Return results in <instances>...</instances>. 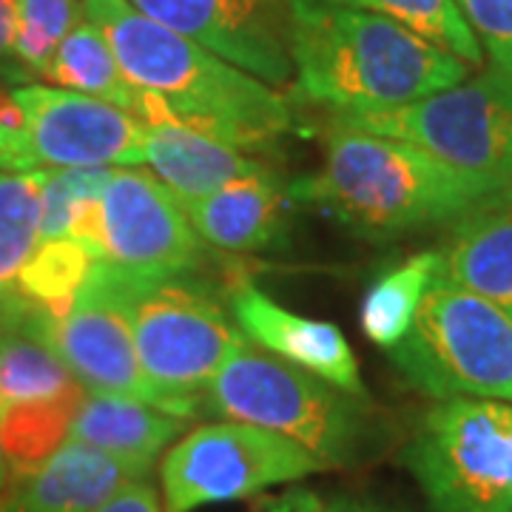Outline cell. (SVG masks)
Here are the masks:
<instances>
[{
  "label": "cell",
  "instance_id": "obj_33",
  "mask_svg": "<svg viewBox=\"0 0 512 512\" xmlns=\"http://www.w3.org/2000/svg\"><path fill=\"white\" fill-rule=\"evenodd\" d=\"M15 32H18L15 0H0V72H6L12 80L20 77L15 66Z\"/></svg>",
  "mask_w": 512,
  "mask_h": 512
},
{
  "label": "cell",
  "instance_id": "obj_15",
  "mask_svg": "<svg viewBox=\"0 0 512 512\" xmlns=\"http://www.w3.org/2000/svg\"><path fill=\"white\" fill-rule=\"evenodd\" d=\"M148 470L80 441H63L35 473L9 481L0 512H94Z\"/></svg>",
  "mask_w": 512,
  "mask_h": 512
},
{
  "label": "cell",
  "instance_id": "obj_16",
  "mask_svg": "<svg viewBox=\"0 0 512 512\" xmlns=\"http://www.w3.org/2000/svg\"><path fill=\"white\" fill-rule=\"evenodd\" d=\"M72 384L57 350V316L12 288L0 299V407L52 399Z\"/></svg>",
  "mask_w": 512,
  "mask_h": 512
},
{
  "label": "cell",
  "instance_id": "obj_28",
  "mask_svg": "<svg viewBox=\"0 0 512 512\" xmlns=\"http://www.w3.org/2000/svg\"><path fill=\"white\" fill-rule=\"evenodd\" d=\"M114 168H43L40 191V239L66 237L74 205L100 197Z\"/></svg>",
  "mask_w": 512,
  "mask_h": 512
},
{
  "label": "cell",
  "instance_id": "obj_17",
  "mask_svg": "<svg viewBox=\"0 0 512 512\" xmlns=\"http://www.w3.org/2000/svg\"><path fill=\"white\" fill-rule=\"evenodd\" d=\"M143 148L154 177L180 200V205L205 200L225 185L271 171L254 154L180 126L146 123Z\"/></svg>",
  "mask_w": 512,
  "mask_h": 512
},
{
  "label": "cell",
  "instance_id": "obj_30",
  "mask_svg": "<svg viewBox=\"0 0 512 512\" xmlns=\"http://www.w3.org/2000/svg\"><path fill=\"white\" fill-rule=\"evenodd\" d=\"M256 512H393L370 501H359L350 495H325L316 490H288L259 504Z\"/></svg>",
  "mask_w": 512,
  "mask_h": 512
},
{
  "label": "cell",
  "instance_id": "obj_11",
  "mask_svg": "<svg viewBox=\"0 0 512 512\" xmlns=\"http://www.w3.org/2000/svg\"><path fill=\"white\" fill-rule=\"evenodd\" d=\"M106 256L143 282L185 279L205 262V242L180 200L154 174L114 168L100 194Z\"/></svg>",
  "mask_w": 512,
  "mask_h": 512
},
{
  "label": "cell",
  "instance_id": "obj_2",
  "mask_svg": "<svg viewBox=\"0 0 512 512\" xmlns=\"http://www.w3.org/2000/svg\"><path fill=\"white\" fill-rule=\"evenodd\" d=\"M285 191L293 202L319 208L373 242L461 222L487 205L512 200L510 185L458 171L413 143L333 123L322 165Z\"/></svg>",
  "mask_w": 512,
  "mask_h": 512
},
{
  "label": "cell",
  "instance_id": "obj_32",
  "mask_svg": "<svg viewBox=\"0 0 512 512\" xmlns=\"http://www.w3.org/2000/svg\"><path fill=\"white\" fill-rule=\"evenodd\" d=\"M94 512H165L163 498L157 495V490L148 484L146 478H137L126 484L123 490L111 495L103 507H97Z\"/></svg>",
  "mask_w": 512,
  "mask_h": 512
},
{
  "label": "cell",
  "instance_id": "obj_7",
  "mask_svg": "<svg viewBox=\"0 0 512 512\" xmlns=\"http://www.w3.org/2000/svg\"><path fill=\"white\" fill-rule=\"evenodd\" d=\"M433 512H512V404L444 399L402 450Z\"/></svg>",
  "mask_w": 512,
  "mask_h": 512
},
{
  "label": "cell",
  "instance_id": "obj_23",
  "mask_svg": "<svg viewBox=\"0 0 512 512\" xmlns=\"http://www.w3.org/2000/svg\"><path fill=\"white\" fill-rule=\"evenodd\" d=\"M439 265V251H424L404 259L402 265L376 279V285L367 291L359 316L362 330L373 345L390 350L402 342L416 319L427 285L439 274Z\"/></svg>",
  "mask_w": 512,
  "mask_h": 512
},
{
  "label": "cell",
  "instance_id": "obj_9",
  "mask_svg": "<svg viewBox=\"0 0 512 512\" xmlns=\"http://www.w3.org/2000/svg\"><path fill=\"white\" fill-rule=\"evenodd\" d=\"M330 123L413 143L458 171L512 188V77L495 69L399 109L336 114Z\"/></svg>",
  "mask_w": 512,
  "mask_h": 512
},
{
  "label": "cell",
  "instance_id": "obj_6",
  "mask_svg": "<svg viewBox=\"0 0 512 512\" xmlns=\"http://www.w3.org/2000/svg\"><path fill=\"white\" fill-rule=\"evenodd\" d=\"M126 308L137 359L160 410L194 419L225 362L251 345L214 296L185 282H143L126 274Z\"/></svg>",
  "mask_w": 512,
  "mask_h": 512
},
{
  "label": "cell",
  "instance_id": "obj_27",
  "mask_svg": "<svg viewBox=\"0 0 512 512\" xmlns=\"http://www.w3.org/2000/svg\"><path fill=\"white\" fill-rule=\"evenodd\" d=\"M15 66L20 77H43L60 43L83 20V0H15Z\"/></svg>",
  "mask_w": 512,
  "mask_h": 512
},
{
  "label": "cell",
  "instance_id": "obj_29",
  "mask_svg": "<svg viewBox=\"0 0 512 512\" xmlns=\"http://www.w3.org/2000/svg\"><path fill=\"white\" fill-rule=\"evenodd\" d=\"M495 72L512 77V0H456Z\"/></svg>",
  "mask_w": 512,
  "mask_h": 512
},
{
  "label": "cell",
  "instance_id": "obj_10",
  "mask_svg": "<svg viewBox=\"0 0 512 512\" xmlns=\"http://www.w3.org/2000/svg\"><path fill=\"white\" fill-rule=\"evenodd\" d=\"M319 458L296 441L242 421L194 427L160 464L165 512H194L242 501L282 484L325 473Z\"/></svg>",
  "mask_w": 512,
  "mask_h": 512
},
{
  "label": "cell",
  "instance_id": "obj_24",
  "mask_svg": "<svg viewBox=\"0 0 512 512\" xmlns=\"http://www.w3.org/2000/svg\"><path fill=\"white\" fill-rule=\"evenodd\" d=\"M325 3L350 6V9H362V12L396 20L404 29L436 43L439 49L450 52L467 66L484 63V52L456 0H325Z\"/></svg>",
  "mask_w": 512,
  "mask_h": 512
},
{
  "label": "cell",
  "instance_id": "obj_25",
  "mask_svg": "<svg viewBox=\"0 0 512 512\" xmlns=\"http://www.w3.org/2000/svg\"><path fill=\"white\" fill-rule=\"evenodd\" d=\"M43 168L26 174L0 171V299L18 288L20 268L40 239Z\"/></svg>",
  "mask_w": 512,
  "mask_h": 512
},
{
  "label": "cell",
  "instance_id": "obj_12",
  "mask_svg": "<svg viewBox=\"0 0 512 512\" xmlns=\"http://www.w3.org/2000/svg\"><path fill=\"white\" fill-rule=\"evenodd\" d=\"M57 350L86 393L126 396L160 407L137 359L126 308V271L97 259L72 308L57 319Z\"/></svg>",
  "mask_w": 512,
  "mask_h": 512
},
{
  "label": "cell",
  "instance_id": "obj_3",
  "mask_svg": "<svg viewBox=\"0 0 512 512\" xmlns=\"http://www.w3.org/2000/svg\"><path fill=\"white\" fill-rule=\"evenodd\" d=\"M293 92L336 114L416 103L467 80L470 66L402 23L325 0H288Z\"/></svg>",
  "mask_w": 512,
  "mask_h": 512
},
{
  "label": "cell",
  "instance_id": "obj_5",
  "mask_svg": "<svg viewBox=\"0 0 512 512\" xmlns=\"http://www.w3.org/2000/svg\"><path fill=\"white\" fill-rule=\"evenodd\" d=\"M390 362L439 402L467 396L512 404V319L436 274Z\"/></svg>",
  "mask_w": 512,
  "mask_h": 512
},
{
  "label": "cell",
  "instance_id": "obj_31",
  "mask_svg": "<svg viewBox=\"0 0 512 512\" xmlns=\"http://www.w3.org/2000/svg\"><path fill=\"white\" fill-rule=\"evenodd\" d=\"M66 237L80 242L89 251L94 262L106 256V242H103V205H100V197H92V200H83L74 205Z\"/></svg>",
  "mask_w": 512,
  "mask_h": 512
},
{
  "label": "cell",
  "instance_id": "obj_26",
  "mask_svg": "<svg viewBox=\"0 0 512 512\" xmlns=\"http://www.w3.org/2000/svg\"><path fill=\"white\" fill-rule=\"evenodd\" d=\"M94 259L72 237H57L37 242L26 265L20 268L18 288L29 299L40 302L46 311L63 319L72 308L74 296L83 288Z\"/></svg>",
  "mask_w": 512,
  "mask_h": 512
},
{
  "label": "cell",
  "instance_id": "obj_1",
  "mask_svg": "<svg viewBox=\"0 0 512 512\" xmlns=\"http://www.w3.org/2000/svg\"><path fill=\"white\" fill-rule=\"evenodd\" d=\"M83 15L106 35L120 69L140 89L137 120L191 128L254 157L293 128L291 103L276 89L128 0H83Z\"/></svg>",
  "mask_w": 512,
  "mask_h": 512
},
{
  "label": "cell",
  "instance_id": "obj_14",
  "mask_svg": "<svg viewBox=\"0 0 512 512\" xmlns=\"http://www.w3.org/2000/svg\"><path fill=\"white\" fill-rule=\"evenodd\" d=\"M228 305L239 330L271 356L308 370L350 396L367 399L359 362L336 325L288 311L248 279H237L228 288Z\"/></svg>",
  "mask_w": 512,
  "mask_h": 512
},
{
  "label": "cell",
  "instance_id": "obj_34",
  "mask_svg": "<svg viewBox=\"0 0 512 512\" xmlns=\"http://www.w3.org/2000/svg\"><path fill=\"white\" fill-rule=\"evenodd\" d=\"M6 481H9V476H6V458H3V447H0V498H3V490H6Z\"/></svg>",
  "mask_w": 512,
  "mask_h": 512
},
{
  "label": "cell",
  "instance_id": "obj_21",
  "mask_svg": "<svg viewBox=\"0 0 512 512\" xmlns=\"http://www.w3.org/2000/svg\"><path fill=\"white\" fill-rule=\"evenodd\" d=\"M83 402H86V390L74 382L52 399L0 407V447L6 458L9 481L35 473L69 439V427Z\"/></svg>",
  "mask_w": 512,
  "mask_h": 512
},
{
  "label": "cell",
  "instance_id": "obj_13",
  "mask_svg": "<svg viewBox=\"0 0 512 512\" xmlns=\"http://www.w3.org/2000/svg\"><path fill=\"white\" fill-rule=\"evenodd\" d=\"M271 89L293 80L288 0H128Z\"/></svg>",
  "mask_w": 512,
  "mask_h": 512
},
{
  "label": "cell",
  "instance_id": "obj_4",
  "mask_svg": "<svg viewBox=\"0 0 512 512\" xmlns=\"http://www.w3.org/2000/svg\"><path fill=\"white\" fill-rule=\"evenodd\" d=\"M296 441L328 470L350 467L373 436L370 404L251 345L234 353L202 396V413Z\"/></svg>",
  "mask_w": 512,
  "mask_h": 512
},
{
  "label": "cell",
  "instance_id": "obj_18",
  "mask_svg": "<svg viewBox=\"0 0 512 512\" xmlns=\"http://www.w3.org/2000/svg\"><path fill=\"white\" fill-rule=\"evenodd\" d=\"M285 200L274 171L225 185L211 197L183 205L202 242L225 251H265L285 234Z\"/></svg>",
  "mask_w": 512,
  "mask_h": 512
},
{
  "label": "cell",
  "instance_id": "obj_8",
  "mask_svg": "<svg viewBox=\"0 0 512 512\" xmlns=\"http://www.w3.org/2000/svg\"><path fill=\"white\" fill-rule=\"evenodd\" d=\"M146 123L55 86L26 83L0 100V171L131 168L146 163Z\"/></svg>",
  "mask_w": 512,
  "mask_h": 512
},
{
  "label": "cell",
  "instance_id": "obj_20",
  "mask_svg": "<svg viewBox=\"0 0 512 512\" xmlns=\"http://www.w3.org/2000/svg\"><path fill=\"white\" fill-rule=\"evenodd\" d=\"M185 424L188 421L154 404L109 393H86V402L80 404L69 427V441L89 444L151 470L157 456L183 433Z\"/></svg>",
  "mask_w": 512,
  "mask_h": 512
},
{
  "label": "cell",
  "instance_id": "obj_22",
  "mask_svg": "<svg viewBox=\"0 0 512 512\" xmlns=\"http://www.w3.org/2000/svg\"><path fill=\"white\" fill-rule=\"evenodd\" d=\"M43 80L55 83V89L103 100L134 117L140 109V89L131 86V80L117 63L111 43L92 20H80L66 35Z\"/></svg>",
  "mask_w": 512,
  "mask_h": 512
},
{
  "label": "cell",
  "instance_id": "obj_19",
  "mask_svg": "<svg viewBox=\"0 0 512 512\" xmlns=\"http://www.w3.org/2000/svg\"><path fill=\"white\" fill-rule=\"evenodd\" d=\"M439 274L512 319V200L464 217L439 251Z\"/></svg>",
  "mask_w": 512,
  "mask_h": 512
}]
</instances>
